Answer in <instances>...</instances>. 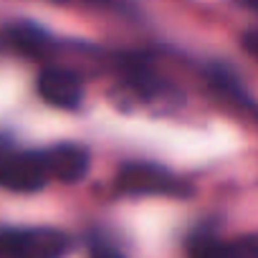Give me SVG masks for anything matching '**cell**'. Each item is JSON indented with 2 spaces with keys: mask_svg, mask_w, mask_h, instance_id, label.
Wrapping results in <instances>:
<instances>
[{
  "mask_svg": "<svg viewBox=\"0 0 258 258\" xmlns=\"http://www.w3.org/2000/svg\"><path fill=\"white\" fill-rule=\"evenodd\" d=\"M69 243V235L56 228H6L0 230V258H61Z\"/></svg>",
  "mask_w": 258,
  "mask_h": 258,
  "instance_id": "obj_1",
  "label": "cell"
},
{
  "mask_svg": "<svg viewBox=\"0 0 258 258\" xmlns=\"http://www.w3.org/2000/svg\"><path fill=\"white\" fill-rule=\"evenodd\" d=\"M116 187L126 195H180L182 182L162 165L129 162L116 175Z\"/></svg>",
  "mask_w": 258,
  "mask_h": 258,
  "instance_id": "obj_2",
  "label": "cell"
},
{
  "mask_svg": "<svg viewBox=\"0 0 258 258\" xmlns=\"http://www.w3.org/2000/svg\"><path fill=\"white\" fill-rule=\"evenodd\" d=\"M46 180L41 152H8L0 157V185L13 192H36Z\"/></svg>",
  "mask_w": 258,
  "mask_h": 258,
  "instance_id": "obj_3",
  "label": "cell"
},
{
  "mask_svg": "<svg viewBox=\"0 0 258 258\" xmlns=\"http://www.w3.org/2000/svg\"><path fill=\"white\" fill-rule=\"evenodd\" d=\"M38 94L58 109H76L84 99V84L74 71L48 66L38 76Z\"/></svg>",
  "mask_w": 258,
  "mask_h": 258,
  "instance_id": "obj_4",
  "label": "cell"
},
{
  "mask_svg": "<svg viewBox=\"0 0 258 258\" xmlns=\"http://www.w3.org/2000/svg\"><path fill=\"white\" fill-rule=\"evenodd\" d=\"M41 157H43L46 175L56 177L61 182H79L89 172V165H91L89 150L81 145H71V142L56 145V147L41 152Z\"/></svg>",
  "mask_w": 258,
  "mask_h": 258,
  "instance_id": "obj_5",
  "label": "cell"
},
{
  "mask_svg": "<svg viewBox=\"0 0 258 258\" xmlns=\"http://www.w3.org/2000/svg\"><path fill=\"white\" fill-rule=\"evenodd\" d=\"M190 258H233L230 243H220L210 235H198L190 240Z\"/></svg>",
  "mask_w": 258,
  "mask_h": 258,
  "instance_id": "obj_6",
  "label": "cell"
},
{
  "mask_svg": "<svg viewBox=\"0 0 258 258\" xmlns=\"http://www.w3.org/2000/svg\"><path fill=\"white\" fill-rule=\"evenodd\" d=\"M11 33H13L16 43H21V46H26V48H38V46L46 41V33H43L41 28L31 26V23H16V26L11 28Z\"/></svg>",
  "mask_w": 258,
  "mask_h": 258,
  "instance_id": "obj_7",
  "label": "cell"
},
{
  "mask_svg": "<svg viewBox=\"0 0 258 258\" xmlns=\"http://www.w3.org/2000/svg\"><path fill=\"white\" fill-rule=\"evenodd\" d=\"M230 250H233V258H258L255 235H243V238L233 240L230 243Z\"/></svg>",
  "mask_w": 258,
  "mask_h": 258,
  "instance_id": "obj_8",
  "label": "cell"
},
{
  "mask_svg": "<svg viewBox=\"0 0 258 258\" xmlns=\"http://www.w3.org/2000/svg\"><path fill=\"white\" fill-rule=\"evenodd\" d=\"M91 258H124L121 253H116V250H96Z\"/></svg>",
  "mask_w": 258,
  "mask_h": 258,
  "instance_id": "obj_9",
  "label": "cell"
},
{
  "mask_svg": "<svg viewBox=\"0 0 258 258\" xmlns=\"http://www.w3.org/2000/svg\"><path fill=\"white\" fill-rule=\"evenodd\" d=\"M253 41H255V33L248 31V33H245V48H248V53H255V43H253Z\"/></svg>",
  "mask_w": 258,
  "mask_h": 258,
  "instance_id": "obj_10",
  "label": "cell"
}]
</instances>
